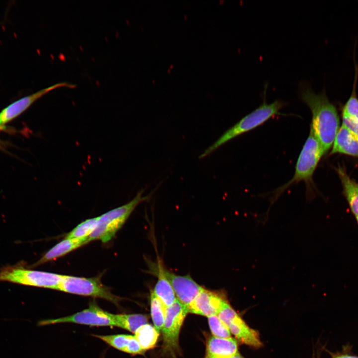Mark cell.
<instances>
[{
  "label": "cell",
  "mask_w": 358,
  "mask_h": 358,
  "mask_svg": "<svg viewBox=\"0 0 358 358\" xmlns=\"http://www.w3.org/2000/svg\"><path fill=\"white\" fill-rule=\"evenodd\" d=\"M299 95L312 114L310 130L319 143L324 154L332 146L340 128L339 117L325 91L316 93L306 81L299 84Z\"/></svg>",
  "instance_id": "obj_1"
},
{
  "label": "cell",
  "mask_w": 358,
  "mask_h": 358,
  "mask_svg": "<svg viewBox=\"0 0 358 358\" xmlns=\"http://www.w3.org/2000/svg\"><path fill=\"white\" fill-rule=\"evenodd\" d=\"M265 99L264 98V101L259 107L225 131L199 156V158L202 159L208 156L234 138L253 130L276 115L280 114V110L287 104L281 100H276L268 104Z\"/></svg>",
  "instance_id": "obj_2"
},
{
  "label": "cell",
  "mask_w": 358,
  "mask_h": 358,
  "mask_svg": "<svg viewBox=\"0 0 358 358\" xmlns=\"http://www.w3.org/2000/svg\"><path fill=\"white\" fill-rule=\"evenodd\" d=\"M324 155L322 148L310 130V133L298 158L293 177L287 183L277 188L274 192L273 202L292 185L304 181L307 191L311 189L312 177L318 164Z\"/></svg>",
  "instance_id": "obj_3"
},
{
  "label": "cell",
  "mask_w": 358,
  "mask_h": 358,
  "mask_svg": "<svg viewBox=\"0 0 358 358\" xmlns=\"http://www.w3.org/2000/svg\"><path fill=\"white\" fill-rule=\"evenodd\" d=\"M62 275L33 270L24 263L7 265L0 268V282L57 290Z\"/></svg>",
  "instance_id": "obj_4"
},
{
  "label": "cell",
  "mask_w": 358,
  "mask_h": 358,
  "mask_svg": "<svg viewBox=\"0 0 358 358\" xmlns=\"http://www.w3.org/2000/svg\"><path fill=\"white\" fill-rule=\"evenodd\" d=\"M143 193L144 189L140 190L128 203L99 216L97 226L89 237L90 241L100 240L106 243L110 241L123 226L135 208L141 202L148 200L149 196H142Z\"/></svg>",
  "instance_id": "obj_5"
},
{
  "label": "cell",
  "mask_w": 358,
  "mask_h": 358,
  "mask_svg": "<svg viewBox=\"0 0 358 358\" xmlns=\"http://www.w3.org/2000/svg\"><path fill=\"white\" fill-rule=\"evenodd\" d=\"M57 290L106 300L118 306L121 298L112 293L98 278H84L62 275Z\"/></svg>",
  "instance_id": "obj_6"
},
{
  "label": "cell",
  "mask_w": 358,
  "mask_h": 358,
  "mask_svg": "<svg viewBox=\"0 0 358 358\" xmlns=\"http://www.w3.org/2000/svg\"><path fill=\"white\" fill-rule=\"evenodd\" d=\"M189 313L188 307L176 300L166 308V317L162 329L163 350L175 357L179 351V337L185 318Z\"/></svg>",
  "instance_id": "obj_7"
},
{
  "label": "cell",
  "mask_w": 358,
  "mask_h": 358,
  "mask_svg": "<svg viewBox=\"0 0 358 358\" xmlns=\"http://www.w3.org/2000/svg\"><path fill=\"white\" fill-rule=\"evenodd\" d=\"M217 316L228 327L231 334L239 342L255 348L262 347L263 344L257 331L250 328L226 300Z\"/></svg>",
  "instance_id": "obj_8"
},
{
  "label": "cell",
  "mask_w": 358,
  "mask_h": 358,
  "mask_svg": "<svg viewBox=\"0 0 358 358\" xmlns=\"http://www.w3.org/2000/svg\"><path fill=\"white\" fill-rule=\"evenodd\" d=\"M64 323L90 326L116 327L115 314L102 309L95 303H91L88 308L69 316L41 320L38 325L44 326Z\"/></svg>",
  "instance_id": "obj_9"
},
{
  "label": "cell",
  "mask_w": 358,
  "mask_h": 358,
  "mask_svg": "<svg viewBox=\"0 0 358 358\" xmlns=\"http://www.w3.org/2000/svg\"><path fill=\"white\" fill-rule=\"evenodd\" d=\"M63 87L74 88L76 85L65 82H59L11 103L0 112V128L20 115L45 94L55 89Z\"/></svg>",
  "instance_id": "obj_10"
},
{
  "label": "cell",
  "mask_w": 358,
  "mask_h": 358,
  "mask_svg": "<svg viewBox=\"0 0 358 358\" xmlns=\"http://www.w3.org/2000/svg\"><path fill=\"white\" fill-rule=\"evenodd\" d=\"M177 299L187 307L203 288L189 275H177L165 270Z\"/></svg>",
  "instance_id": "obj_11"
},
{
  "label": "cell",
  "mask_w": 358,
  "mask_h": 358,
  "mask_svg": "<svg viewBox=\"0 0 358 358\" xmlns=\"http://www.w3.org/2000/svg\"><path fill=\"white\" fill-rule=\"evenodd\" d=\"M226 300L218 293L203 288L188 307L189 313L207 317L217 315Z\"/></svg>",
  "instance_id": "obj_12"
},
{
  "label": "cell",
  "mask_w": 358,
  "mask_h": 358,
  "mask_svg": "<svg viewBox=\"0 0 358 358\" xmlns=\"http://www.w3.org/2000/svg\"><path fill=\"white\" fill-rule=\"evenodd\" d=\"M89 242L90 241L89 238L83 239L65 238L49 250L40 259L27 268H34L56 259Z\"/></svg>",
  "instance_id": "obj_13"
},
{
  "label": "cell",
  "mask_w": 358,
  "mask_h": 358,
  "mask_svg": "<svg viewBox=\"0 0 358 358\" xmlns=\"http://www.w3.org/2000/svg\"><path fill=\"white\" fill-rule=\"evenodd\" d=\"M238 352L236 339L212 336L207 341L205 358H229Z\"/></svg>",
  "instance_id": "obj_14"
},
{
  "label": "cell",
  "mask_w": 358,
  "mask_h": 358,
  "mask_svg": "<svg viewBox=\"0 0 358 358\" xmlns=\"http://www.w3.org/2000/svg\"><path fill=\"white\" fill-rule=\"evenodd\" d=\"M93 336L101 339L110 346L130 354H142L145 352L135 336L127 334Z\"/></svg>",
  "instance_id": "obj_15"
},
{
  "label": "cell",
  "mask_w": 358,
  "mask_h": 358,
  "mask_svg": "<svg viewBox=\"0 0 358 358\" xmlns=\"http://www.w3.org/2000/svg\"><path fill=\"white\" fill-rule=\"evenodd\" d=\"M336 153L358 158V140L343 125L336 135L330 154Z\"/></svg>",
  "instance_id": "obj_16"
},
{
  "label": "cell",
  "mask_w": 358,
  "mask_h": 358,
  "mask_svg": "<svg viewBox=\"0 0 358 358\" xmlns=\"http://www.w3.org/2000/svg\"><path fill=\"white\" fill-rule=\"evenodd\" d=\"M337 172L342 183L344 194L352 212L356 216L358 215V183L351 179L341 167L337 169Z\"/></svg>",
  "instance_id": "obj_17"
},
{
  "label": "cell",
  "mask_w": 358,
  "mask_h": 358,
  "mask_svg": "<svg viewBox=\"0 0 358 358\" xmlns=\"http://www.w3.org/2000/svg\"><path fill=\"white\" fill-rule=\"evenodd\" d=\"M159 264L157 274L158 280L153 292L167 307L171 305L177 298L166 276L165 270Z\"/></svg>",
  "instance_id": "obj_18"
},
{
  "label": "cell",
  "mask_w": 358,
  "mask_h": 358,
  "mask_svg": "<svg viewBox=\"0 0 358 358\" xmlns=\"http://www.w3.org/2000/svg\"><path fill=\"white\" fill-rule=\"evenodd\" d=\"M159 335L154 326L147 323L141 326L135 332L134 336L145 351L155 347Z\"/></svg>",
  "instance_id": "obj_19"
},
{
  "label": "cell",
  "mask_w": 358,
  "mask_h": 358,
  "mask_svg": "<svg viewBox=\"0 0 358 358\" xmlns=\"http://www.w3.org/2000/svg\"><path fill=\"white\" fill-rule=\"evenodd\" d=\"M116 327L135 333L142 325L148 323L146 315L140 314H115Z\"/></svg>",
  "instance_id": "obj_20"
},
{
  "label": "cell",
  "mask_w": 358,
  "mask_h": 358,
  "mask_svg": "<svg viewBox=\"0 0 358 358\" xmlns=\"http://www.w3.org/2000/svg\"><path fill=\"white\" fill-rule=\"evenodd\" d=\"M151 315L154 326L160 333L164 323L167 307L152 291L150 297Z\"/></svg>",
  "instance_id": "obj_21"
},
{
  "label": "cell",
  "mask_w": 358,
  "mask_h": 358,
  "mask_svg": "<svg viewBox=\"0 0 358 358\" xmlns=\"http://www.w3.org/2000/svg\"><path fill=\"white\" fill-rule=\"evenodd\" d=\"M98 219L99 216L86 219L68 233L66 238L74 239L89 238L95 229Z\"/></svg>",
  "instance_id": "obj_22"
},
{
  "label": "cell",
  "mask_w": 358,
  "mask_h": 358,
  "mask_svg": "<svg viewBox=\"0 0 358 358\" xmlns=\"http://www.w3.org/2000/svg\"><path fill=\"white\" fill-rule=\"evenodd\" d=\"M357 72L356 71L353 90L350 97L344 105L342 109V115L351 118L358 120V98L356 94V85Z\"/></svg>",
  "instance_id": "obj_23"
},
{
  "label": "cell",
  "mask_w": 358,
  "mask_h": 358,
  "mask_svg": "<svg viewBox=\"0 0 358 358\" xmlns=\"http://www.w3.org/2000/svg\"><path fill=\"white\" fill-rule=\"evenodd\" d=\"M208 320L213 336L221 338L232 337L229 329L219 318L217 315L208 317Z\"/></svg>",
  "instance_id": "obj_24"
},
{
  "label": "cell",
  "mask_w": 358,
  "mask_h": 358,
  "mask_svg": "<svg viewBox=\"0 0 358 358\" xmlns=\"http://www.w3.org/2000/svg\"><path fill=\"white\" fill-rule=\"evenodd\" d=\"M342 125L358 140V120L342 115Z\"/></svg>",
  "instance_id": "obj_25"
},
{
  "label": "cell",
  "mask_w": 358,
  "mask_h": 358,
  "mask_svg": "<svg viewBox=\"0 0 358 358\" xmlns=\"http://www.w3.org/2000/svg\"><path fill=\"white\" fill-rule=\"evenodd\" d=\"M332 358H358V356L348 353L332 354Z\"/></svg>",
  "instance_id": "obj_26"
},
{
  "label": "cell",
  "mask_w": 358,
  "mask_h": 358,
  "mask_svg": "<svg viewBox=\"0 0 358 358\" xmlns=\"http://www.w3.org/2000/svg\"><path fill=\"white\" fill-rule=\"evenodd\" d=\"M229 358H245L243 357L240 353L238 352V353L236 354L235 355L232 356V357H230Z\"/></svg>",
  "instance_id": "obj_27"
},
{
  "label": "cell",
  "mask_w": 358,
  "mask_h": 358,
  "mask_svg": "<svg viewBox=\"0 0 358 358\" xmlns=\"http://www.w3.org/2000/svg\"><path fill=\"white\" fill-rule=\"evenodd\" d=\"M355 217H356V220H357V223H358V215H356V216H355Z\"/></svg>",
  "instance_id": "obj_28"
},
{
  "label": "cell",
  "mask_w": 358,
  "mask_h": 358,
  "mask_svg": "<svg viewBox=\"0 0 358 358\" xmlns=\"http://www.w3.org/2000/svg\"></svg>",
  "instance_id": "obj_29"
}]
</instances>
